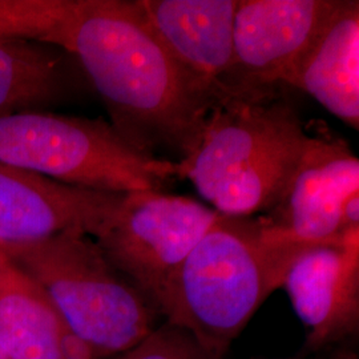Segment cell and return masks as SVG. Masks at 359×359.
Here are the masks:
<instances>
[{"label": "cell", "mask_w": 359, "mask_h": 359, "mask_svg": "<svg viewBox=\"0 0 359 359\" xmlns=\"http://www.w3.org/2000/svg\"><path fill=\"white\" fill-rule=\"evenodd\" d=\"M170 56L193 81L218 99L233 60L238 0H140Z\"/></svg>", "instance_id": "8fae6325"}, {"label": "cell", "mask_w": 359, "mask_h": 359, "mask_svg": "<svg viewBox=\"0 0 359 359\" xmlns=\"http://www.w3.org/2000/svg\"><path fill=\"white\" fill-rule=\"evenodd\" d=\"M68 57V52L46 41L0 39V117L63 102L69 92Z\"/></svg>", "instance_id": "5bb4252c"}, {"label": "cell", "mask_w": 359, "mask_h": 359, "mask_svg": "<svg viewBox=\"0 0 359 359\" xmlns=\"http://www.w3.org/2000/svg\"><path fill=\"white\" fill-rule=\"evenodd\" d=\"M335 0H238L233 25V60L221 92L283 86Z\"/></svg>", "instance_id": "ba28073f"}, {"label": "cell", "mask_w": 359, "mask_h": 359, "mask_svg": "<svg viewBox=\"0 0 359 359\" xmlns=\"http://www.w3.org/2000/svg\"><path fill=\"white\" fill-rule=\"evenodd\" d=\"M304 250L273 241L257 216L221 215L180 265L158 309L206 357L221 358Z\"/></svg>", "instance_id": "3957f363"}, {"label": "cell", "mask_w": 359, "mask_h": 359, "mask_svg": "<svg viewBox=\"0 0 359 359\" xmlns=\"http://www.w3.org/2000/svg\"><path fill=\"white\" fill-rule=\"evenodd\" d=\"M192 337L172 325L152 330L120 359H205Z\"/></svg>", "instance_id": "2e32d148"}, {"label": "cell", "mask_w": 359, "mask_h": 359, "mask_svg": "<svg viewBox=\"0 0 359 359\" xmlns=\"http://www.w3.org/2000/svg\"><path fill=\"white\" fill-rule=\"evenodd\" d=\"M47 293L65 326L100 357L124 354L154 330L151 302L109 264L95 240L71 231L0 244Z\"/></svg>", "instance_id": "277c9868"}, {"label": "cell", "mask_w": 359, "mask_h": 359, "mask_svg": "<svg viewBox=\"0 0 359 359\" xmlns=\"http://www.w3.org/2000/svg\"><path fill=\"white\" fill-rule=\"evenodd\" d=\"M63 327L47 293L0 249V344L8 359H62Z\"/></svg>", "instance_id": "4fadbf2b"}, {"label": "cell", "mask_w": 359, "mask_h": 359, "mask_svg": "<svg viewBox=\"0 0 359 359\" xmlns=\"http://www.w3.org/2000/svg\"><path fill=\"white\" fill-rule=\"evenodd\" d=\"M308 139L294 175L276 206L257 216L271 240L308 249L339 244L348 229L344 208L359 194V160L325 124L306 126ZM358 229V228H354Z\"/></svg>", "instance_id": "52a82bcc"}, {"label": "cell", "mask_w": 359, "mask_h": 359, "mask_svg": "<svg viewBox=\"0 0 359 359\" xmlns=\"http://www.w3.org/2000/svg\"><path fill=\"white\" fill-rule=\"evenodd\" d=\"M311 348L351 334L359 322V228L333 245L311 246L295 257L283 286Z\"/></svg>", "instance_id": "30bf717a"}, {"label": "cell", "mask_w": 359, "mask_h": 359, "mask_svg": "<svg viewBox=\"0 0 359 359\" xmlns=\"http://www.w3.org/2000/svg\"><path fill=\"white\" fill-rule=\"evenodd\" d=\"M0 163L93 191L165 192L175 160L142 154L103 118L22 112L0 117Z\"/></svg>", "instance_id": "5b68a950"}, {"label": "cell", "mask_w": 359, "mask_h": 359, "mask_svg": "<svg viewBox=\"0 0 359 359\" xmlns=\"http://www.w3.org/2000/svg\"><path fill=\"white\" fill-rule=\"evenodd\" d=\"M283 86L311 96L348 127L359 129V1L335 0Z\"/></svg>", "instance_id": "7c38bea8"}, {"label": "cell", "mask_w": 359, "mask_h": 359, "mask_svg": "<svg viewBox=\"0 0 359 359\" xmlns=\"http://www.w3.org/2000/svg\"><path fill=\"white\" fill-rule=\"evenodd\" d=\"M280 88L219 93L194 149L175 160L176 179L222 216L268 213L294 175L308 132Z\"/></svg>", "instance_id": "7a4b0ae2"}, {"label": "cell", "mask_w": 359, "mask_h": 359, "mask_svg": "<svg viewBox=\"0 0 359 359\" xmlns=\"http://www.w3.org/2000/svg\"><path fill=\"white\" fill-rule=\"evenodd\" d=\"M71 0H0V39L47 41Z\"/></svg>", "instance_id": "9a60e30c"}, {"label": "cell", "mask_w": 359, "mask_h": 359, "mask_svg": "<svg viewBox=\"0 0 359 359\" xmlns=\"http://www.w3.org/2000/svg\"><path fill=\"white\" fill-rule=\"evenodd\" d=\"M0 359H8L7 354H6V351H4V348L1 346V344H0Z\"/></svg>", "instance_id": "ac0fdd59"}, {"label": "cell", "mask_w": 359, "mask_h": 359, "mask_svg": "<svg viewBox=\"0 0 359 359\" xmlns=\"http://www.w3.org/2000/svg\"><path fill=\"white\" fill-rule=\"evenodd\" d=\"M127 193L74 187L0 163V244H26L65 231L96 238Z\"/></svg>", "instance_id": "9c48e42d"}, {"label": "cell", "mask_w": 359, "mask_h": 359, "mask_svg": "<svg viewBox=\"0 0 359 359\" xmlns=\"http://www.w3.org/2000/svg\"><path fill=\"white\" fill-rule=\"evenodd\" d=\"M337 359H358L357 358V355L355 354H353V353H345V354H342V355H339Z\"/></svg>", "instance_id": "e0dca14e"}, {"label": "cell", "mask_w": 359, "mask_h": 359, "mask_svg": "<svg viewBox=\"0 0 359 359\" xmlns=\"http://www.w3.org/2000/svg\"><path fill=\"white\" fill-rule=\"evenodd\" d=\"M46 43L76 59L129 145L154 157L194 149L217 100L175 62L140 0H71Z\"/></svg>", "instance_id": "6da1fadb"}, {"label": "cell", "mask_w": 359, "mask_h": 359, "mask_svg": "<svg viewBox=\"0 0 359 359\" xmlns=\"http://www.w3.org/2000/svg\"><path fill=\"white\" fill-rule=\"evenodd\" d=\"M221 215L187 196L127 193L114 219L93 238L109 264L156 308L173 276Z\"/></svg>", "instance_id": "8992f818"}]
</instances>
